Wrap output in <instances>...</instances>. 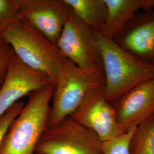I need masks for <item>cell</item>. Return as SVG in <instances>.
<instances>
[{"label":"cell","mask_w":154,"mask_h":154,"mask_svg":"<svg viewBox=\"0 0 154 154\" xmlns=\"http://www.w3.org/2000/svg\"><path fill=\"white\" fill-rule=\"evenodd\" d=\"M105 75L106 99L114 103L135 86L154 79V65L133 55L94 31Z\"/></svg>","instance_id":"6da1fadb"},{"label":"cell","mask_w":154,"mask_h":154,"mask_svg":"<svg viewBox=\"0 0 154 154\" xmlns=\"http://www.w3.org/2000/svg\"><path fill=\"white\" fill-rule=\"evenodd\" d=\"M54 86L53 84L29 95L20 114L9 127L0 154H34L39 139L48 127Z\"/></svg>","instance_id":"7a4b0ae2"},{"label":"cell","mask_w":154,"mask_h":154,"mask_svg":"<svg viewBox=\"0 0 154 154\" xmlns=\"http://www.w3.org/2000/svg\"><path fill=\"white\" fill-rule=\"evenodd\" d=\"M1 37L20 61L33 70L46 74L54 85L66 60L56 44L22 20L13 23Z\"/></svg>","instance_id":"3957f363"},{"label":"cell","mask_w":154,"mask_h":154,"mask_svg":"<svg viewBox=\"0 0 154 154\" xmlns=\"http://www.w3.org/2000/svg\"><path fill=\"white\" fill-rule=\"evenodd\" d=\"M103 86L105 75L102 68H81L66 59L54 85L48 127L72 116L90 90Z\"/></svg>","instance_id":"277c9868"},{"label":"cell","mask_w":154,"mask_h":154,"mask_svg":"<svg viewBox=\"0 0 154 154\" xmlns=\"http://www.w3.org/2000/svg\"><path fill=\"white\" fill-rule=\"evenodd\" d=\"M38 154H103V143L91 130L70 116L48 127L35 149Z\"/></svg>","instance_id":"5b68a950"},{"label":"cell","mask_w":154,"mask_h":154,"mask_svg":"<svg viewBox=\"0 0 154 154\" xmlns=\"http://www.w3.org/2000/svg\"><path fill=\"white\" fill-rule=\"evenodd\" d=\"M56 45L62 55L78 67L103 69L94 30L72 11Z\"/></svg>","instance_id":"8992f818"},{"label":"cell","mask_w":154,"mask_h":154,"mask_svg":"<svg viewBox=\"0 0 154 154\" xmlns=\"http://www.w3.org/2000/svg\"><path fill=\"white\" fill-rule=\"evenodd\" d=\"M70 116L93 131L102 143L124 134L118 123L113 105L106 99L105 86L90 90Z\"/></svg>","instance_id":"52a82bcc"},{"label":"cell","mask_w":154,"mask_h":154,"mask_svg":"<svg viewBox=\"0 0 154 154\" xmlns=\"http://www.w3.org/2000/svg\"><path fill=\"white\" fill-rule=\"evenodd\" d=\"M20 20L56 44L72 10L63 0H14Z\"/></svg>","instance_id":"ba28073f"},{"label":"cell","mask_w":154,"mask_h":154,"mask_svg":"<svg viewBox=\"0 0 154 154\" xmlns=\"http://www.w3.org/2000/svg\"><path fill=\"white\" fill-rule=\"evenodd\" d=\"M50 84L46 74L25 65L13 53L0 88V118L23 97Z\"/></svg>","instance_id":"9c48e42d"},{"label":"cell","mask_w":154,"mask_h":154,"mask_svg":"<svg viewBox=\"0 0 154 154\" xmlns=\"http://www.w3.org/2000/svg\"><path fill=\"white\" fill-rule=\"evenodd\" d=\"M112 105L122 132L137 127L154 115V79L129 90Z\"/></svg>","instance_id":"30bf717a"},{"label":"cell","mask_w":154,"mask_h":154,"mask_svg":"<svg viewBox=\"0 0 154 154\" xmlns=\"http://www.w3.org/2000/svg\"><path fill=\"white\" fill-rule=\"evenodd\" d=\"M113 40L140 60L154 65V11H138Z\"/></svg>","instance_id":"8fae6325"},{"label":"cell","mask_w":154,"mask_h":154,"mask_svg":"<svg viewBox=\"0 0 154 154\" xmlns=\"http://www.w3.org/2000/svg\"><path fill=\"white\" fill-rule=\"evenodd\" d=\"M107 15L98 33L109 39L121 33L136 13L140 10L152 9V0H105Z\"/></svg>","instance_id":"7c38bea8"},{"label":"cell","mask_w":154,"mask_h":154,"mask_svg":"<svg viewBox=\"0 0 154 154\" xmlns=\"http://www.w3.org/2000/svg\"><path fill=\"white\" fill-rule=\"evenodd\" d=\"M72 11L94 31L99 32L107 15L105 0H63Z\"/></svg>","instance_id":"4fadbf2b"},{"label":"cell","mask_w":154,"mask_h":154,"mask_svg":"<svg viewBox=\"0 0 154 154\" xmlns=\"http://www.w3.org/2000/svg\"><path fill=\"white\" fill-rule=\"evenodd\" d=\"M129 154H154V115L139 125L129 143Z\"/></svg>","instance_id":"5bb4252c"},{"label":"cell","mask_w":154,"mask_h":154,"mask_svg":"<svg viewBox=\"0 0 154 154\" xmlns=\"http://www.w3.org/2000/svg\"><path fill=\"white\" fill-rule=\"evenodd\" d=\"M20 20L14 0H0V37L14 22Z\"/></svg>","instance_id":"9a60e30c"},{"label":"cell","mask_w":154,"mask_h":154,"mask_svg":"<svg viewBox=\"0 0 154 154\" xmlns=\"http://www.w3.org/2000/svg\"><path fill=\"white\" fill-rule=\"evenodd\" d=\"M136 128H132L117 138L103 142V154H129L130 140Z\"/></svg>","instance_id":"2e32d148"},{"label":"cell","mask_w":154,"mask_h":154,"mask_svg":"<svg viewBox=\"0 0 154 154\" xmlns=\"http://www.w3.org/2000/svg\"><path fill=\"white\" fill-rule=\"evenodd\" d=\"M25 105L23 100L17 102L0 118V147L12 122L20 114Z\"/></svg>","instance_id":"e0dca14e"},{"label":"cell","mask_w":154,"mask_h":154,"mask_svg":"<svg viewBox=\"0 0 154 154\" xmlns=\"http://www.w3.org/2000/svg\"><path fill=\"white\" fill-rule=\"evenodd\" d=\"M13 54L11 46L0 37V88L4 81L9 63Z\"/></svg>","instance_id":"ac0fdd59"},{"label":"cell","mask_w":154,"mask_h":154,"mask_svg":"<svg viewBox=\"0 0 154 154\" xmlns=\"http://www.w3.org/2000/svg\"><path fill=\"white\" fill-rule=\"evenodd\" d=\"M152 3H153V8H154V0H152Z\"/></svg>","instance_id":"d6986e66"},{"label":"cell","mask_w":154,"mask_h":154,"mask_svg":"<svg viewBox=\"0 0 154 154\" xmlns=\"http://www.w3.org/2000/svg\"><path fill=\"white\" fill-rule=\"evenodd\" d=\"M34 154H36V153H35Z\"/></svg>","instance_id":"ffe728a7"}]
</instances>
